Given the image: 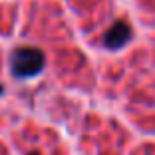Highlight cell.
Masks as SVG:
<instances>
[{
  "label": "cell",
  "instance_id": "277c9868",
  "mask_svg": "<svg viewBox=\"0 0 155 155\" xmlns=\"http://www.w3.org/2000/svg\"><path fill=\"white\" fill-rule=\"evenodd\" d=\"M28 155H40V153H36V151H32V153H28Z\"/></svg>",
  "mask_w": 155,
  "mask_h": 155
},
{
  "label": "cell",
  "instance_id": "3957f363",
  "mask_svg": "<svg viewBox=\"0 0 155 155\" xmlns=\"http://www.w3.org/2000/svg\"><path fill=\"white\" fill-rule=\"evenodd\" d=\"M2 94H4V86H2V84H0V96H2Z\"/></svg>",
  "mask_w": 155,
  "mask_h": 155
},
{
  "label": "cell",
  "instance_id": "7a4b0ae2",
  "mask_svg": "<svg viewBox=\"0 0 155 155\" xmlns=\"http://www.w3.org/2000/svg\"><path fill=\"white\" fill-rule=\"evenodd\" d=\"M131 36H133L131 26H129L125 20H117V22L111 24L104 32L101 42H104V46L110 48V50H119V48H123V46L131 40Z\"/></svg>",
  "mask_w": 155,
  "mask_h": 155
},
{
  "label": "cell",
  "instance_id": "6da1fadb",
  "mask_svg": "<svg viewBox=\"0 0 155 155\" xmlns=\"http://www.w3.org/2000/svg\"><path fill=\"white\" fill-rule=\"evenodd\" d=\"M46 66V56L40 48L34 46H20L10 54V72L18 80L36 78Z\"/></svg>",
  "mask_w": 155,
  "mask_h": 155
}]
</instances>
